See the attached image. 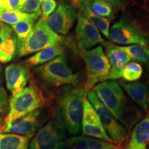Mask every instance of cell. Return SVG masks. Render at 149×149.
Segmentation results:
<instances>
[{
    "instance_id": "e0dca14e",
    "label": "cell",
    "mask_w": 149,
    "mask_h": 149,
    "mask_svg": "<svg viewBox=\"0 0 149 149\" xmlns=\"http://www.w3.org/2000/svg\"><path fill=\"white\" fill-rule=\"evenodd\" d=\"M124 149H149V100L148 110L144 118L132 129Z\"/></svg>"
},
{
    "instance_id": "52a82bcc",
    "label": "cell",
    "mask_w": 149,
    "mask_h": 149,
    "mask_svg": "<svg viewBox=\"0 0 149 149\" xmlns=\"http://www.w3.org/2000/svg\"><path fill=\"white\" fill-rule=\"evenodd\" d=\"M86 97L97 113L100 122L110 138L114 144L125 148L129 139L128 130L115 118L93 90L86 93Z\"/></svg>"
},
{
    "instance_id": "74e56055",
    "label": "cell",
    "mask_w": 149,
    "mask_h": 149,
    "mask_svg": "<svg viewBox=\"0 0 149 149\" xmlns=\"http://www.w3.org/2000/svg\"><path fill=\"white\" fill-rule=\"evenodd\" d=\"M147 70H148V71L149 72V66L147 67Z\"/></svg>"
},
{
    "instance_id": "9c48e42d",
    "label": "cell",
    "mask_w": 149,
    "mask_h": 149,
    "mask_svg": "<svg viewBox=\"0 0 149 149\" xmlns=\"http://www.w3.org/2000/svg\"><path fill=\"white\" fill-rule=\"evenodd\" d=\"M48 109L45 106L15 121L0 129V133H9L31 138L48 118Z\"/></svg>"
},
{
    "instance_id": "7402d4cb",
    "label": "cell",
    "mask_w": 149,
    "mask_h": 149,
    "mask_svg": "<svg viewBox=\"0 0 149 149\" xmlns=\"http://www.w3.org/2000/svg\"><path fill=\"white\" fill-rule=\"evenodd\" d=\"M39 17H40L36 15L25 13L19 10H0V22L12 26L26 19L31 18L38 19Z\"/></svg>"
},
{
    "instance_id": "ffe728a7",
    "label": "cell",
    "mask_w": 149,
    "mask_h": 149,
    "mask_svg": "<svg viewBox=\"0 0 149 149\" xmlns=\"http://www.w3.org/2000/svg\"><path fill=\"white\" fill-rule=\"evenodd\" d=\"M122 51L125 52L131 59L149 66V48L146 46L133 44L126 46H118Z\"/></svg>"
},
{
    "instance_id": "d6a6232c",
    "label": "cell",
    "mask_w": 149,
    "mask_h": 149,
    "mask_svg": "<svg viewBox=\"0 0 149 149\" xmlns=\"http://www.w3.org/2000/svg\"><path fill=\"white\" fill-rule=\"evenodd\" d=\"M13 29L10 26L3 23H0V44L2 43L7 37L13 35Z\"/></svg>"
},
{
    "instance_id": "f1b7e54d",
    "label": "cell",
    "mask_w": 149,
    "mask_h": 149,
    "mask_svg": "<svg viewBox=\"0 0 149 149\" xmlns=\"http://www.w3.org/2000/svg\"><path fill=\"white\" fill-rule=\"evenodd\" d=\"M43 17L47 19L55 10L57 3L55 0H39Z\"/></svg>"
},
{
    "instance_id": "83f0119b",
    "label": "cell",
    "mask_w": 149,
    "mask_h": 149,
    "mask_svg": "<svg viewBox=\"0 0 149 149\" xmlns=\"http://www.w3.org/2000/svg\"><path fill=\"white\" fill-rule=\"evenodd\" d=\"M87 137V142L89 149H124L114 143L100 140V139Z\"/></svg>"
},
{
    "instance_id": "cb8c5ba5",
    "label": "cell",
    "mask_w": 149,
    "mask_h": 149,
    "mask_svg": "<svg viewBox=\"0 0 149 149\" xmlns=\"http://www.w3.org/2000/svg\"><path fill=\"white\" fill-rule=\"evenodd\" d=\"M37 19L36 18L29 19L12 26L13 31L15 33L17 40V46L26 40L27 37L29 36L34 27L35 20Z\"/></svg>"
},
{
    "instance_id": "e575fe53",
    "label": "cell",
    "mask_w": 149,
    "mask_h": 149,
    "mask_svg": "<svg viewBox=\"0 0 149 149\" xmlns=\"http://www.w3.org/2000/svg\"><path fill=\"white\" fill-rule=\"evenodd\" d=\"M4 121L5 118L3 115H0V129L3 127V126L4 125Z\"/></svg>"
},
{
    "instance_id": "8d00e7d4",
    "label": "cell",
    "mask_w": 149,
    "mask_h": 149,
    "mask_svg": "<svg viewBox=\"0 0 149 149\" xmlns=\"http://www.w3.org/2000/svg\"><path fill=\"white\" fill-rule=\"evenodd\" d=\"M3 74L1 73V72H0V86L3 83Z\"/></svg>"
},
{
    "instance_id": "d4e9b609",
    "label": "cell",
    "mask_w": 149,
    "mask_h": 149,
    "mask_svg": "<svg viewBox=\"0 0 149 149\" xmlns=\"http://www.w3.org/2000/svg\"><path fill=\"white\" fill-rule=\"evenodd\" d=\"M143 75L142 66L139 63L133 61L124 66L122 72L123 80L128 82L138 81Z\"/></svg>"
},
{
    "instance_id": "7a4b0ae2",
    "label": "cell",
    "mask_w": 149,
    "mask_h": 149,
    "mask_svg": "<svg viewBox=\"0 0 149 149\" xmlns=\"http://www.w3.org/2000/svg\"><path fill=\"white\" fill-rule=\"evenodd\" d=\"M84 86H65L55 97L54 111L56 118L63 123L70 135H77L81 130Z\"/></svg>"
},
{
    "instance_id": "8fae6325",
    "label": "cell",
    "mask_w": 149,
    "mask_h": 149,
    "mask_svg": "<svg viewBox=\"0 0 149 149\" xmlns=\"http://www.w3.org/2000/svg\"><path fill=\"white\" fill-rule=\"evenodd\" d=\"M81 128L84 136L114 143L106 133L97 113L86 97L84 100Z\"/></svg>"
},
{
    "instance_id": "4dcf8cb0",
    "label": "cell",
    "mask_w": 149,
    "mask_h": 149,
    "mask_svg": "<svg viewBox=\"0 0 149 149\" xmlns=\"http://www.w3.org/2000/svg\"><path fill=\"white\" fill-rule=\"evenodd\" d=\"M93 1H102V2L109 3L115 10H121L123 11L127 8L130 3V0H93Z\"/></svg>"
},
{
    "instance_id": "4fadbf2b",
    "label": "cell",
    "mask_w": 149,
    "mask_h": 149,
    "mask_svg": "<svg viewBox=\"0 0 149 149\" xmlns=\"http://www.w3.org/2000/svg\"><path fill=\"white\" fill-rule=\"evenodd\" d=\"M77 18L75 9L69 3H61L47 18L50 28L58 35H66Z\"/></svg>"
},
{
    "instance_id": "1f68e13d",
    "label": "cell",
    "mask_w": 149,
    "mask_h": 149,
    "mask_svg": "<svg viewBox=\"0 0 149 149\" xmlns=\"http://www.w3.org/2000/svg\"><path fill=\"white\" fill-rule=\"evenodd\" d=\"M1 1V9L4 10H19L21 3V0H0Z\"/></svg>"
},
{
    "instance_id": "4316f807",
    "label": "cell",
    "mask_w": 149,
    "mask_h": 149,
    "mask_svg": "<svg viewBox=\"0 0 149 149\" xmlns=\"http://www.w3.org/2000/svg\"><path fill=\"white\" fill-rule=\"evenodd\" d=\"M66 149H89L86 136L80 135L72 137L66 141Z\"/></svg>"
},
{
    "instance_id": "ac0fdd59",
    "label": "cell",
    "mask_w": 149,
    "mask_h": 149,
    "mask_svg": "<svg viewBox=\"0 0 149 149\" xmlns=\"http://www.w3.org/2000/svg\"><path fill=\"white\" fill-rule=\"evenodd\" d=\"M64 50V47L63 44H57L51 46L42 51L37 52L35 55L24 61V64L27 66L29 68L44 64L55 57L62 55Z\"/></svg>"
},
{
    "instance_id": "3957f363",
    "label": "cell",
    "mask_w": 149,
    "mask_h": 149,
    "mask_svg": "<svg viewBox=\"0 0 149 149\" xmlns=\"http://www.w3.org/2000/svg\"><path fill=\"white\" fill-rule=\"evenodd\" d=\"M34 72L41 82L48 88L77 86L80 82L79 76L72 72L63 55L35 68Z\"/></svg>"
},
{
    "instance_id": "44dd1931",
    "label": "cell",
    "mask_w": 149,
    "mask_h": 149,
    "mask_svg": "<svg viewBox=\"0 0 149 149\" xmlns=\"http://www.w3.org/2000/svg\"><path fill=\"white\" fill-rule=\"evenodd\" d=\"M17 40L15 35L7 37L0 44V63L6 64L13 59L17 55Z\"/></svg>"
},
{
    "instance_id": "ba28073f",
    "label": "cell",
    "mask_w": 149,
    "mask_h": 149,
    "mask_svg": "<svg viewBox=\"0 0 149 149\" xmlns=\"http://www.w3.org/2000/svg\"><path fill=\"white\" fill-rule=\"evenodd\" d=\"M67 137V130L63 123L53 117L38 130L29 145V149H53Z\"/></svg>"
},
{
    "instance_id": "f546056e",
    "label": "cell",
    "mask_w": 149,
    "mask_h": 149,
    "mask_svg": "<svg viewBox=\"0 0 149 149\" xmlns=\"http://www.w3.org/2000/svg\"><path fill=\"white\" fill-rule=\"evenodd\" d=\"M9 109V100L8 94L3 87H0V114L8 113Z\"/></svg>"
},
{
    "instance_id": "5bb4252c",
    "label": "cell",
    "mask_w": 149,
    "mask_h": 149,
    "mask_svg": "<svg viewBox=\"0 0 149 149\" xmlns=\"http://www.w3.org/2000/svg\"><path fill=\"white\" fill-rule=\"evenodd\" d=\"M119 83L130 98L146 113L148 108L149 76L145 74L140 81L128 82L122 79Z\"/></svg>"
},
{
    "instance_id": "277c9868",
    "label": "cell",
    "mask_w": 149,
    "mask_h": 149,
    "mask_svg": "<svg viewBox=\"0 0 149 149\" xmlns=\"http://www.w3.org/2000/svg\"><path fill=\"white\" fill-rule=\"evenodd\" d=\"M45 104L46 99L43 92L36 83L32 81L29 86L15 93L10 97L8 112L3 126L9 125Z\"/></svg>"
},
{
    "instance_id": "484cf974",
    "label": "cell",
    "mask_w": 149,
    "mask_h": 149,
    "mask_svg": "<svg viewBox=\"0 0 149 149\" xmlns=\"http://www.w3.org/2000/svg\"><path fill=\"white\" fill-rule=\"evenodd\" d=\"M19 10L25 13L36 15L38 17L42 14L39 0H21Z\"/></svg>"
},
{
    "instance_id": "d590c367",
    "label": "cell",
    "mask_w": 149,
    "mask_h": 149,
    "mask_svg": "<svg viewBox=\"0 0 149 149\" xmlns=\"http://www.w3.org/2000/svg\"><path fill=\"white\" fill-rule=\"evenodd\" d=\"M53 149H66V146H65V144H64V143H61V144H58Z\"/></svg>"
},
{
    "instance_id": "5b68a950",
    "label": "cell",
    "mask_w": 149,
    "mask_h": 149,
    "mask_svg": "<svg viewBox=\"0 0 149 149\" xmlns=\"http://www.w3.org/2000/svg\"><path fill=\"white\" fill-rule=\"evenodd\" d=\"M66 39L54 32L48 26L47 19L42 17L33 27L27 39L17 46V55L25 57L57 44H64Z\"/></svg>"
},
{
    "instance_id": "7c38bea8",
    "label": "cell",
    "mask_w": 149,
    "mask_h": 149,
    "mask_svg": "<svg viewBox=\"0 0 149 149\" xmlns=\"http://www.w3.org/2000/svg\"><path fill=\"white\" fill-rule=\"evenodd\" d=\"M76 38L80 51H86L97 44L105 46L107 42L104 40L100 31L80 13H77Z\"/></svg>"
},
{
    "instance_id": "30bf717a",
    "label": "cell",
    "mask_w": 149,
    "mask_h": 149,
    "mask_svg": "<svg viewBox=\"0 0 149 149\" xmlns=\"http://www.w3.org/2000/svg\"><path fill=\"white\" fill-rule=\"evenodd\" d=\"M109 38L117 44H139L149 48L148 41L122 16L111 27L109 31Z\"/></svg>"
},
{
    "instance_id": "2e32d148",
    "label": "cell",
    "mask_w": 149,
    "mask_h": 149,
    "mask_svg": "<svg viewBox=\"0 0 149 149\" xmlns=\"http://www.w3.org/2000/svg\"><path fill=\"white\" fill-rule=\"evenodd\" d=\"M106 47V52L109 59L111 70H110L108 79L115 80L122 77V72L124 66L131 60L129 55L125 52L122 51L118 46L107 42Z\"/></svg>"
},
{
    "instance_id": "603a6c76",
    "label": "cell",
    "mask_w": 149,
    "mask_h": 149,
    "mask_svg": "<svg viewBox=\"0 0 149 149\" xmlns=\"http://www.w3.org/2000/svg\"><path fill=\"white\" fill-rule=\"evenodd\" d=\"M85 1L91 12L95 15L111 20L113 18L115 9L109 3L93 0H85Z\"/></svg>"
},
{
    "instance_id": "836d02e7",
    "label": "cell",
    "mask_w": 149,
    "mask_h": 149,
    "mask_svg": "<svg viewBox=\"0 0 149 149\" xmlns=\"http://www.w3.org/2000/svg\"><path fill=\"white\" fill-rule=\"evenodd\" d=\"M141 10H143L149 15V0H145L144 6H143Z\"/></svg>"
},
{
    "instance_id": "8992f818",
    "label": "cell",
    "mask_w": 149,
    "mask_h": 149,
    "mask_svg": "<svg viewBox=\"0 0 149 149\" xmlns=\"http://www.w3.org/2000/svg\"><path fill=\"white\" fill-rule=\"evenodd\" d=\"M80 55L84 60L86 68V81L84 86L87 93L92 90L94 86L108 79L111 65L101 46L80 51Z\"/></svg>"
},
{
    "instance_id": "6da1fadb",
    "label": "cell",
    "mask_w": 149,
    "mask_h": 149,
    "mask_svg": "<svg viewBox=\"0 0 149 149\" xmlns=\"http://www.w3.org/2000/svg\"><path fill=\"white\" fill-rule=\"evenodd\" d=\"M92 90L128 133L131 132L137 123L144 118V112L128 97L116 81L100 82L94 86Z\"/></svg>"
},
{
    "instance_id": "60d3db41",
    "label": "cell",
    "mask_w": 149,
    "mask_h": 149,
    "mask_svg": "<svg viewBox=\"0 0 149 149\" xmlns=\"http://www.w3.org/2000/svg\"><path fill=\"white\" fill-rule=\"evenodd\" d=\"M130 1H131V0H130Z\"/></svg>"
},
{
    "instance_id": "ab89813d",
    "label": "cell",
    "mask_w": 149,
    "mask_h": 149,
    "mask_svg": "<svg viewBox=\"0 0 149 149\" xmlns=\"http://www.w3.org/2000/svg\"><path fill=\"white\" fill-rule=\"evenodd\" d=\"M1 66H0V70H1Z\"/></svg>"
},
{
    "instance_id": "9a60e30c",
    "label": "cell",
    "mask_w": 149,
    "mask_h": 149,
    "mask_svg": "<svg viewBox=\"0 0 149 149\" xmlns=\"http://www.w3.org/2000/svg\"><path fill=\"white\" fill-rule=\"evenodd\" d=\"M5 78L7 88L13 95L26 86L31 78L30 68L24 64L8 65L5 69Z\"/></svg>"
},
{
    "instance_id": "d6986e66",
    "label": "cell",
    "mask_w": 149,
    "mask_h": 149,
    "mask_svg": "<svg viewBox=\"0 0 149 149\" xmlns=\"http://www.w3.org/2000/svg\"><path fill=\"white\" fill-rule=\"evenodd\" d=\"M30 139L17 134L0 133V149H29Z\"/></svg>"
},
{
    "instance_id": "f35d334b",
    "label": "cell",
    "mask_w": 149,
    "mask_h": 149,
    "mask_svg": "<svg viewBox=\"0 0 149 149\" xmlns=\"http://www.w3.org/2000/svg\"><path fill=\"white\" fill-rule=\"evenodd\" d=\"M0 9H1V1H0Z\"/></svg>"
}]
</instances>
